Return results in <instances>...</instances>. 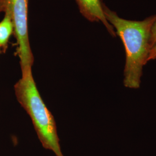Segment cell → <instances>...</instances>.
<instances>
[{
  "label": "cell",
  "mask_w": 156,
  "mask_h": 156,
  "mask_svg": "<svg viewBox=\"0 0 156 156\" xmlns=\"http://www.w3.org/2000/svg\"><path fill=\"white\" fill-rule=\"evenodd\" d=\"M17 100L27 112L43 147L64 156L59 144L54 117L46 106L34 79L32 69L22 73L15 85Z\"/></svg>",
  "instance_id": "2"
},
{
  "label": "cell",
  "mask_w": 156,
  "mask_h": 156,
  "mask_svg": "<svg viewBox=\"0 0 156 156\" xmlns=\"http://www.w3.org/2000/svg\"><path fill=\"white\" fill-rule=\"evenodd\" d=\"M155 59H156V43L155 45L151 48L150 50L149 55L148 57V62L155 60Z\"/></svg>",
  "instance_id": "7"
},
{
  "label": "cell",
  "mask_w": 156,
  "mask_h": 156,
  "mask_svg": "<svg viewBox=\"0 0 156 156\" xmlns=\"http://www.w3.org/2000/svg\"><path fill=\"white\" fill-rule=\"evenodd\" d=\"M28 0H5V11L9 12L13 23L22 73L32 69L34 60L28 38Z\"/></svg>",
  "instance_id": "3"
},
{
  "label": "cell",
  "mask_w": 156,
  "mask_h": 156,
  "mask_svg": "<svg viewBox=\"0 0 156 156\" xmlns=\"http://www.w3.org/2000/svg\"><path fill=\"white\" fill-rule=\"evenodd\" d=\"M81 14L90 22H101L113 37L116 34L111 24L108 22L104 14L102 0H75Z\"/></svg>",
  "instance_id": "4"
},
{
  "label": "cell",
  "mask_w": 156,
  "mask_h": 156,
  "mask_svg": "<svg viewBox=\"0 0 156 156\" xmlns=\"http://www.w3.org/2000/svg\"><path fill=\"white\" fill-rule=\"evenodd\" d=\"M0 53H1V48H0Z\"/></svg>",
  "instance_id": "9"
},
{
  "label": "cell",
  "mask_w": 156,
  "mask_h": 156,
  "mask_svg": "<svg viewBox=\"0 0 156 156\" xmlns=\"http://www.w3.org/2000/svg\"><path fill=\"white\" fill-rule=\"evenodd\" d=\"M106 20L123 42L126 51L123 83L126 87L137 89L140 85L143 68L148 62L151 49V30L156 15L141 21L129 20L104 5Z\"/></svg>",
  "instance_id": "1"
},
{
  "label": "cell",
  "mask_w": 156,
  "mask_h": 156,
  "mask_svg": "<svg viewBox=\"0 0 156 156\" xmlns=\"http://www.w3.org/2000/svg\"><path fill=\"white\" fill-rule=\"evenodd\" d=\"M5 0H0V12L5 11Z\"/></svg>",
  "instance_id": "8"
},
{
  "label": "cell",
  "mask_w": 156,
  "mask_h": 156,
  "mask_svg": "<svg viewBox=\"0 0 156 156\" xmlns=\"http://www.w3.org/2000/svg\"><path fill=\"white\" fill-rule=\"evenodd\" d=\"M156 43V20L151 30V48L155 45Z\"/></svg>",
  "instance_id": "6"
},
{
  "label": "cell",
  "mask_w": 156,
  "mask_h": 156,
  "mask_svg": "<svg viewBox=\"0 0 156 156\" xmlns=\"http://www.w3.org/2000/svg\"><path fill=\"white\" fill-rule=\"evenodd\" d=\"M14 26L9 12L5 11V16L0 22V48L5 51L8 48L9 39L13 33Z\"/></svg>",
  "instance_id": "5"
}]
</instances>
